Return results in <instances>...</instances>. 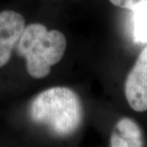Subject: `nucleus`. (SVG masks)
I'll return each mask as SVG.
<instances>
[{"label":"nucleus","mask_w":147,"mask_h":147,"mask_svg":"<svg viewBox=\"0 0 147 147\" xmlns=\"http://www.w3.org/2000/svg\"><path fill=\"white\" fill-rule=\"evenodd\" d=\"M31 119L44 125L56 135L69 136L76 131L83 119L79 96L65 87L45 90L32 100L30 106Z\"/></svg>","instance_id":"f257e3e1"},{"label":"nucleus","mask_w":147,"mask_h":147,"mask_svg":"<svg viewBox=\"0 0 147 147\" xmlns=\"http://www.w3.org/2000/svg\"><path fill=\"white\" fill-rule=\"evenodd\" d=\"M125 95L132 110H147V47L140 53L125 83Z\"/></svg>","instance_id":"7ed1b4c3"},{"label":"nucleus","mask_w":147,"mask_h":147,"mask_svg":"<svg viewBox=\"0 0 147 147\" xmlns=\"http://www.w3.org/2000/svg\"><path fill=\"white\" fill-rule=\"evenodd\" d=\"M66 38L59 30H47L42 24L25 27L19 39L17 52L26 58L29 74L34 79L47 77L51 67L63 57Z\"/></svg>","instance_id":"f03ea898"},{"label":"nucleus","mask_w":147,"mask_h":147,"mask_svg":"<svg viewBox=\"0 0 147 147\" xmlns=\"http://www.w3.org/2000/svg\"><path fill=\"white\" fill-rule=\"evenodd\" d=\"M114 5L133 11H147V0H110Z\"/></svg>","instance_id":"0eeeda50"},{"label":"nucleus","mask_w":147,"mask_h":147,"mask_svg":"<svg viewBox=\"0 0 147 147\" xmlns=\"http://www.w3.org/2000/svg\"><path fill=\"white\" fill-rule=\"evenodd\" d=\"M25 29V19L14 11L0 12V68L10 60L12 50Z\"/></svg>","instance_id":"20e7f679"},{"label":"nucleus","mask_w":147,"mask_h":147,"mask_svg":"<svg viewBox=\"0 0 147 147\" xmlns=\"http://www.w3.org/2000/svg\"><path fill=\"white\" fill-rule=\"evenodd\" d=\"M133 21L135 42H147V11H134Z\"/></svg>","instance_id":"423d86ee"},{"label":"nucleus","mask_w":147,"mask_h":147,"mask_svg":"<svg viewBox=\"0 0 147 147\" xmlns=\"http://www.w3.org/2000/svg\"><path fill=\"white\" fill-rule=\"evenodd\" d=\"M110 146L113 147L143 146L144 142L141 128L131 119H122L116 124L110 139Z\"/></svg>","instance_id":"39448f33"}]
</instances>
